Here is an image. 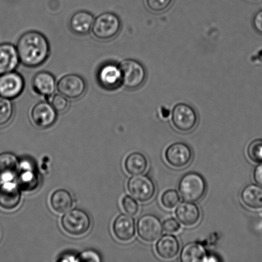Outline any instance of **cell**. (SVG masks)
<instances>
[{
  "mask_svg": "<svg viewBox=\"0 0 262 262\" xmlns=\"http://www.w3.org/2000/svg\"><path fill=\"white\" fill-rule=\"evenodd\" d=\"M113 230L118 239L122 242H128L135 235V220L129 215H120L115 220Z\"/></svg>",
  "mask_w": 262,
  "mask_h": 262,
  "instance_id": "5bb4252c",
  "label": "cell"
},
{
  "mask_svg": "<svg viewBox=\"0 0 262 262\" xmlns=\"http://www.w3.org/2000/svg\"><path fill=\"white\" fill-rule=\"evenodd\" d=\"M94 21L93 15L86 11H78L69 20V27L76 35H86L92 29Z\"/></svg>",
  "mask_w": 262,
  "mask_h": 262,
  "instance_id": "d6986e66",
  "label": "cell"
},
{
  "mask_svg": "<svg viewBox=\"0 0 262 262\" xmlns=\"http://www.w3.org/2000/svg\"><path fill=\"white\" fill-rule=\"evenodd\" d=\"M50 203L52 209L60 214L68 212L73 206V197L65 189H58L54 192Z\"/></svg>",
  "mask_w": 262,
  "mask_h": 262,
  "instance_id": "603a6c76",
  "label": "cell"
},
{
  "mask_svg": "<svg viewBox=\"0 0 262 262\" xmlns=\"http://www.w3.org/2000/svg\"><path fill=\"white\" fill-rule=\"evenodd\" d=\"M51 104L56 112L63 113L68 109L69 101L62 95L56 94L51 98Z\"/></svg>",
  "mask_w": 262,
  "mask_h": 262,
  "instance_id": "f546056e",
  "label": "cell"
},
{
  "mask_svg": "<svg viewBox=\"0 0 262 262\" xmlns=\"http://www.w3.org/2000/svg\"><path fill=\"white\" fill-rule=\"evenodd\" d=\"M55 77L48 72H40L33 79V87L37 94L50 97L56 89Z\"/></svg>",
  "mask_w": 262,
  "mask_h": 262,
  "instance_id": "ffe728a7",
  "label": "cell"
},
{
  "mask_svg": "<svg viewBox=\"0 0 262 262\" xmlns=\"http://www.w3.org/2000/svg\"><path fill=\"white\" fill-rule=\"evenodd\" d=\"M206 189L205 180L196 172H189L185 174L180 180L179 191L184 201L199 202L204 197Z\"/></svg>",
  "mask_w": 262,
  "mask_h": 262,
  "instance_id": "7a4b0ae2",
  "label": "cell"
},
{
  "mask_svg": "<svg viewBox=\"0 0 262 262\" xmlns=\"http://www.w3.org/2000/svg\"><path fill=\"white\" fill-rule=\"evenodd\" d=\"M61 223L63 229L68 234L79 237L88 232L91 228V220L85 211L76 209L67 212Z\"/></svg>",
  "mask_w": 262,
  "mask_h": 262,
  "instance_id": "5b68a950",
  "label": "cell"
},
{
  "mask_svg": "<svg viewBox=\"0 0 262 262\" xmlns=\"http://www.w3.org/2000/svg\"><path fill=\"white\" fill-rule=\"evenodd\" d=\"M253 178L256 183L262 187V163L256 166L254 170Z\"/></svg>",
  "mask_w": 262,
  "mask_h": 262,
  "instance_id": "e575fe53",
  "label": "cell"
},
{
  "mask_svg": "<svg viewBox=\"0 0 262 262\" xmlns=\"http://www.w3.org/2000/svg\"><path fill=\"white\" fill-rule=\"evenodd\" d=\"M247 154L253 163H262V139H256L251 141L248 146Z\"/></svg>",
  "mask_w": 262,
  "mask_h": 262,
  "instance_id": "4316f807",
  "label": "cell"
},
{
  "mask_svg": "<svg viewBox=\"0 0 262 262\" xmlns=\"http://www.w3.org/2000/svg\"><path fill=\"white\" fill-rule=\"evenodd\" d=\"M181 201L178 192L174 189H168L163 192L161 198V202L163 207L172 209L176 207Z\"/></svg>",
  "mask_w": 262,
  "mask_h": 262,
  "instance_id": "83f0119b",
  "label": "cell"
},
{
  "mask_svg": "<svg viewBox=\"0 0 262 262\" xmlns=\"http://www.w3.org/2000/svg\"><path fill=\"white\" fill-rule=\"evenodd\" d=\"M24 87V79L19 74L10 72L0 76V96L3 98H15L22 93Z\"/></svg>",
  "mask_w": 262,
  "mask_h": 262,
  "instance_id": "8fae6325",
  "label": "cell"
},
{
  "mask_svg": "<svg viewBox=\"0 0 262 262\" xmlns=\"http://www.w3.org/2000/svg\"><path fill=\"white\" fill-rule=\"evenodd\" d=\"M14 107L8 99H0V127L4 126L11 120Z\"/></svg>",
  "mask_w": 262,
  "mask_h": 262,
  "instance_id": "484cf974",
  "label": "cell"
},
{
  "mask_svg": "<svg viewBox=\"0 0 262 262\" xmlns=\"http://www.w3.org/2000/svg\"><path fill=\"white\" fill-rule=\"evenodd\" d=\"M179 241L176 236L166 234L161 237L157 242L156 250L161 258L169 260L178 255L180 251Z\"/></svg>",
  "mask_w": 262,
  "mask_h": 262,
  "instance_id": "e0dca14e",
  "label": "cell"
},
{
  "mask_svg": "<svg viewBox=\"0 0 262 262\" xmlns=\"http://www.w3.org/2000/svg\"><path fill=\"white\" fill-rule=\"evenodd\" d=\"M79 261H101V258L98 253L94 251L89 250L84 251L79 256L78 260Z\"/></svg>",
  "mask_w": 262,
  "mask_h": 262,
  "instance_id": "d6a6232c",
  "label": "cell"
},
{
  "mask_svg": "<svg viewBox=\"0 0 262 262\" xmlns=\"http://www.w3.org/2000/svg\"><path fill=\"white\" fill-rule=\"evenodd\" d=\"M243 204L250 209H262V187L250 184L243 189L241 194Z\"/></svg>",
  "mask_w": 262,
  "mask_h": 262,
  "instance_id": "7402d4cb",
  "label": "cell"
},
{
  "mask_svg": "<svg viewBox=\"0 0 262 262\" xmlns=\"http://www.w3.org/2000/svg\"><path fill=\"white\" fill-rule=\"evenodd\" d=\"M119 67L121 72L122 84L125 88L138 89L145 83L146 72L145 67L140 61L126 59L123 60Z\"/></svg>",
  "mask_w": 262,
  "mask_h": 262,
  "instance_id": "3957f363",
  "label": "cell"
},
{
  "mask_svg": "<svg viewBox=\"0 0 262 262\" xmlns=\"http://www.w3.org/2000/svg\"><path fill=\"white\" fill-rule=\"evenodd\" d=\"M86 84L83 78L76 74H69L61 78L57 83L59 93L69 99H78L83 96Z\"/></svg>",
  "mask_w": 262,
  "mask_h": 262,
  "instance_id": "9c48e42d",
  "label": "cell"
},
{
  "mask_svg": "<svg viewBox=\"0 0 262 262\" xmlns=\"http://www.w3.org/2000/svg\"><path fill=\"white\" fill-rule=\"evenodd\" d=\"M164 157L169 165L173 168H182L188 165L191 161L192 151L186 143L176 142L166 148Z\"/></svg>",
  "mask_w": 262,
  "mask_h": 262,
  "instance_id": "30bf717a",
  "label": "cell"
},
{
  "mask_svg": "<svg viewBox=\"0 0 262 262\" xmlns=\"http://www.w3.org/2000/svg\"><path fill=\"white\" fill-rule=\"evenodd\" d=\"M121 28L119 17L113 13L106 12L94 20L92 33L99 40L106 41L116 37Z\"/></svg>",
  "mask_w": 262,
  "mask_h": 262,
  "instance_id": "277c9868",
  "label": "cell"
},
{
  "mask_svg": "<svg viewBox=\"0 0 262 262\" xmlns=\"http://www.w3.org/2000/svg\"><path fill=\"white\" fill-rule=\"evenodd\" d=\"M31 117L36 126L41 129H46L55 124L57 114L52 105L48 102H41L33 107Z\"/></svg>",
  "mask_w": 262,
  "mask_h": 262,
  "instance_id": "7c38bea8",
  "label": "cell"
},
{
  "mask_svg": "<svg viewBox=\"0 0 262 262\" xmlns=\"http://www.w3.org/2000/svg\"><path fill=\"white\" fill-rule=\"evenodd\" d=\"M171 121L177 130L183 133L189 132L196 126L198 115L190 105L179 103L172 110Z\"/></svg>",
  "mask_w": 262,
  "mask_h": 262,
  "instance_id": "8992f818",
  "label": "cell"
},
{
  "mask_svg": "<svg viewBox=\"0 0 262 262\" xmlns=\"http://www.w3.org/2000/svg\"><path fill=\"white\" fill-rule=\"evenodd\" d=\"M148 165L147 159L143 154L140 152L129 154L124 163L125 170L134 176L143 174L147 169Z\"/></svg>",
  "mask_w": 262,
  "mask_h": 262,
  "instance_id": "cb8c5ba5",
  "label": "cell"
},
{
  "mask_svg": "<svg viewBox=\"0 0 262 262\" xmlns=\"http://www.w3.org/2000/svg\"><path fill=\"white\" fill-rule=\"evenodd\" d=\"M19 162L14 154L5 152L0 154V181L9 182L17 173Z\"/></svg>",
  "mask_w": 262,
  "mask_h": 262,
  "instance_id": "44dd1931",
  "label": "cell"
},
{
  "mask_svg": "<svg viewBox=\"0 0 262 262\" xmlns=\"http://www.w3.org/2000/svg\"><path fill=\"white\" fill-rule=\"evenodd\" d=\"M176 215L182 225L186 227H192L199 223L201 217V212L193 202H184L177 207Z\"/></svg>",
  "mask_w": 262,
  "mask_h": 262,
  "instance_id": "9a60e30c",
  "label": "cell"
},
{
  "mask_svg": "<svg viewBox=\"0 0 262 262\" xmlns=\"http://www.w3.org/2000/svg\"><path fill=\"white\" fill-rule=\"evenodd\" d=\"M19 58L17 49L10 43L0 45V74L15 70Z\"/></svg>",
  "mask_w": 262,
  "mask_h": 262,
  "instance_id": "ac0fdd59",
  "label": "cell"
},
{
  "mask_svg": "<svg viewBox=\"0 0 262 262\" xmlns=\"http://www.w3.org/2000/svg\"><path fill=\"white\" fill-rule=\"evenodd\" d=\"M16 49L20 62L28 68L40 66L47 60L50 53L47 38L35 31L20 36Z\"/></svg>",
  "mask_w": 262,
  "mask_h": 262,
  "instance_id": "6da1fadb",
  "label": "cell"
},
{
  "mask_svg": "<svg viewBox=\"0 0 262 262\" xmlns=\"http://www.w3.org/2000/svg\"><path fill=\"white\" fill-rule=\"evenodd\" d=\"M173 2V0H146V4L151 12L159 13L165 11Z\"/></svg>",
  "mask_w": 262,
  "mask_h": 262,
  "instance_id": "f1b7e54d",
  "label": "cell"
},
{
  "mask_svg": "<svg viewBox=\"0 0 262 262\" xmlns=\"http://www.w3.org/2000/svg\"><path fill=\"white\" fill-rule=\"evenodd\" d=\"M97 80L102 88L116 89L122 84V75L119 67L114 63H106L99 69Z\"/></svg>",
  "mask_w": 262,
  "mask_h": 262,
  "instance_id": "4fadbf2b",
  "label": "cell"
},
{
  "mask_svg": "<svg viewBox=\"0 0 262 262\" xmlns=\"http://www.w3.org/2000/svg\"><path fill=\"white\" fill-rule=\"evenodd\" d=\"M163 229L168 233H176L181 229V225L174 218H168L163 223Z\"/></svg>",
  "mask_w": 262,
  "mask_h": 262,
  "instance_id": "1f68e13d",
  "label": "cell"
},
{
  "mask_svg": "<svg viewBox=\"0 0 262 262\" xmlns=\"http://www.w3.org/2000/svg\"><path fill=\"white\" fill-rule=\"evenodd\" d=\"M127 189L131 196L140 202H147L153 199L156 194V185L150 177L146 176H135L129 179Z\"/></svg>",
  "mask_w": 262,
  "mask_h": 262,
  "instance_id": "52a82bcc",
  "label": "cell"
},
{
  "mask_svg": "<svg viewBox=\"0 0 262 262\" xmlns=\"http://www.w3.org/2000/svg\"><path fill=\"white\" fill-rule=\"evenodd\" d=\"M206 250L204 246L199 243L187 244L182 249L180 255L182 262H195L205 261Z\"/></svg>",
  "mask_w": 262,
  "mask_h": 262,
  "instance_id": "d4e9b609",
  "label": "cell"
},
{
  "mask_svg": "<svg viewBox=\"0 0 262 262\" xmlns=\"http://www.w3.org/2000/svg\"><path fill=\"white\" fill-rule=\"evenodd\" d=\"M123 209L127 214L131 215L137 214L139 210V205L135 199L130 196L123 198L122 201Z\"/></svg>",
  "mask_w": 262,
  "mask_h": 262,
  "instance_id": "4dcf8cb0",
  "label": "cell"
},
{
  "mask_svg": "<svg viewBox=\"0 0 262 262\" xmlns=\"http://www.w3.org/2000/svg\"><path fill=\"white\" fill-rule=\"evenodd\" d=\"M137 230L139 237L145 242L158 240L163 232V226L156 215L145 214L138 220Z\"/></svg>",
  "mask_w": 262,
  "mask_h": 262,
  "instance_id": "ba28073f",
  "label": "cell"
},
{
  "mask_svg": "<svg viewBox=\"0 0 262 262\" xmlns=\"http://www.w3.org/2000/svg\"><path fill=\"white\" fill-rule=\"evenodd\" d=\"M253 25L256 32L262 35V10H259L254 15Z\"/></svg>",
  "mask_w": 262,
  "mask_h": 262,
  "instance_id": "836d02e7",
  "label": "cell"
},
{
  "mask_svg": "<svg viewBox=\"0 0 262 262\" xmlns=\"http://www.w3.org/2000/svg\"><path fill=\"white\" fill-rule=\"evenodd\" d=\"M21 194L15 184L6 182L0 186V207L5 210H11L19 205Z\"/></svg>",
  "mask_w": 262,
  "mask_h": 262,
  "instance_id": "2e32d148",
  "label": "cell"
}]
</instances>
